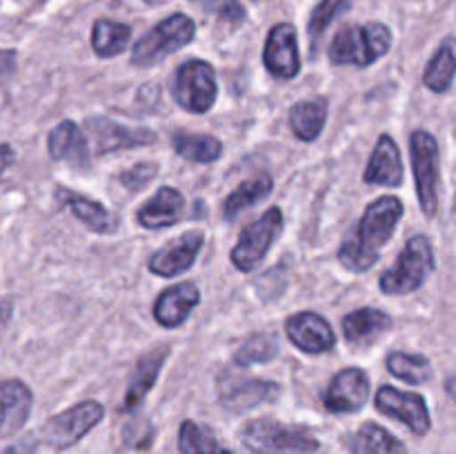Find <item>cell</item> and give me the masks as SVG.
<instances>
[{
  "label": "cell",
  "instance_id": "52a82bcc",
  "mask_svg": "<svg viewBox=\"0 0 456 454\" xmlns=\"http://www.w3.org/2000/svg\"><path fill=\"white\" fill-rule=\"evenodd\" d=\"M410 156L419 205L428 218H435L439 209V142L430 132L417 129L410 136Z\"/></svg>",
  "mask_w": 456,
  "mask_h": 454
},
{
  "label": "cell",
  "instance_id": "cb8c5ba5",
  "mask_svg": "<svg viewBox=\"0 0 456 454\" xmlns=\"http://www.w3.org/2000/svg\"><path fill=\"white\" fill-rule=\"evenodd\" d=\"M62 203L74 212V216L78 218L83 225H87V230L96 231V234H111L116 230V218L111 216L110 209L105 207L98 200L87 199V196H80L71 190H58Z\"/></svg>",
  "mask_w": 456,
  "mask_h": 454
},
{
  "label": "cell",
  "instance_id": "f1b7e54d",
  "mask_svg": "<svg viewBox=\"0 0 456 454\" xmlns=\"http://www.w3.org/2000/svg\"><path fill=\"white\" fill-rule=\"evenodd\" d=\"M129 38H132V27L125 22L107 20V18L94 22L92 47L101 58L118 56L129 45Z\"/></svg>",
  "mask_w": 456,
  "mask_h": 454
},
{
  "label": "cell",
  "instance_id": "1f68e13d",
  "mask_svg": "<svg viewBox=\"0 0 456 454\" xmlns=\"http://www.w3.org/2000/svg\"><path fill=\"white\" fill-rule=\"evenodd\" d=\"M454 80V49H452V40H445L436 53L432 56V61L428 62V69L423 74V85L432 92L441 93L448 92L452 87Z\"/></svg>",
  "mask_w": 456,
  "mask_h": 454
},
{
  "label": "cell",
  "instance_id": "603a6c76",
  "mask_svg": "<svg viewBox=\"0 0 456 454\" xmlns=\"http://www.w3.org/2000/svg\"><path fill=\"white\" fill-rule=\"evenodd\" d=\"M392 329V316L377 307H361L343 319V334L352 345H370Z\"/></svg>",
  "mask_w": 456,
  "mask_h": 454
},
{
  "label": "cell",
  "instance_id": "44dd1931",
  "mask_svg": "<svg viewBox=\"0 0 456 454\" xmlns=\"http://www.w3.org/2000/svg\"><path fill=\"white\" fill-rule=\"evenodd\" d=\"M167 356H169V347L160 345L138 361L136 368H134L132 372V378H129L127 392H125L123 412H136V409L141 408L145 396L150 394V390L154 387L156 378H159L160 374V368L165 365Z\"/></svg>",
  "mask_w": 456,
  "mask_h": 454
},
{
  "label": "cell",
  "instance_id": "74e56055",
  "mask_svg": "<svg viewBox=\"0 0 456 454\" xmlns=\"http://www.w3.org/2000/svg\"><path fill=\"white\" fill-rule=\"evenodd\" d=\"M13 163V147L9 142H0V178L12 167Z\"/></svg>",
  "mask_w": 456,
  "mask_h": 454
},
{
  "label": "cell",
  "instance_id": "5bb4252c",
  "mask_svg": "<svg viewBox=\"0 0 456 454\" xmlns=\"http://www.w3.org/2000/svg\"><path fill=\"white\" fill-rule=\"evenodd\" d=\"M285 334L305 354H325L337 345L332 325L316 312H298L285 320Z\"/></svg>",
  "mask_w": 456,
  "mask_h": 454
},
{
  "label": "cell",
  "instance_id": "836d02e7",
  "mask_svg": "<svg viewBox=\"0 0 456 454\" xmlns=\"http://www.w3.org/2000/svg\"><path fill=\"white\" fill-rule=\"evenodd\" d=\"M279 356V343L272 334H254L236 352L234 361L240 368H249L256 363H270Z\"/></svg>",
  "mask_w": 456,
  "mask_h": 454
},
{
  "label": "cell",
  "instance_id": "7402d4cb",
  "mask_svg": "<svg viewBox=\"0 0 456 454\" xmlns=\"http://www.w3.org/2000/svg\"><path fill=\"white\" fill-rule=\"evenodd\" d=\"M47 150L53 160H65L74 167H89L87 138L74 120L65 118L52 129L47 138Z\"/></svg>",
  "mask_w": 456,
  "mask_h": 454
},
{
  "label": "cell",
  "instance_id": "ac0fdd59",
  "mask_svg": "<svg viewBox=\"0 0 456 454\" xmlns=\"http://www.w3.org/2000/svg\"><path fill=\"white\" fill-rule=\"evenodd\" d=\"M34 394L29 387L18 378L0 383V439L16 434L22 430L31 412Z\"/></svg>",
  "mask_w": 456,
  "mask_h": 454
},
{
  "label": "cell",
  "instance_id": "f546056e",
  "mask_svg": "<svg viewBox=\"0 0 456 454\" xmlns=\"http://www.w3.org/2000/svg\"><path fill=\"white\" fill-rule=\"evenodd\" d=\"M178 450L181 454H234L232 450L223 448L216 436L208 427L199 426L196 421H183L178 430Z\"/></svg>",
  "mask_w": 456,
  "mask_h": 454
},
{
  "label": "cell",
  "instance_id": "d4e9b609",
  "mask_svg": "<svg viewBox=\"0 0 456 454\" xmlns=\"http://www.w3.org/2000/svg\"><path fill=\"white\" fill-rule=\"evenodd\" d=\"M328 120V101L325 98H312L301 101L289 109V127L294 136L303 142H312L321 136Z\"/></svg>",
  "mask_w": 456,
  "mask_h": 454
},
{
  "label": "cell",
  "instance_id": "f35d334b",
  "mask_svg": "<svg viewBox=\"0 0 456 454\" xmlns=\"http://www.w3.org/2000/svg\"><path fill=\"white\" fill-rule=\"evenodd\" d=\"M4 454H31L29 443H22V445H12V448L4 450Z\"/></svg>",
  "mask_w": 456,
  "mask_h": 454
},
{
  "label": "cell",
  "instance_id": "e575fe53",
  "mask_svg": "<svg viewBox=\"0 0 456 454\" xmlns=\"http://www.w3.org/2000/svg\"><path fill=\"white\" fill-rule=\"evenodd\" d=\"M156 172H159V165L156 163H136L129 169H123V172L118 174V181L120 185L127 187L129 191H138L154 181Z\"/></svg>",
  "mask_w": 456,
  "mask_h": 454
},
{
  "label": "cell",
  "instance_id": "7c38bea8",
  "mask_svg": "<svg viewBox=\"0 0 456 454\" xmlns=\"http://www.w3.org/2000/svg\"><path fill=\"white\" fill-rule=\"evenodd\" d=\"M263 62L267 71L276 78H297L301 71V56H298V40L297 29L289 22H279L272 27L270 36L263 49Z\"/></svg>",
  "mask_w": 456,
  "mask_h": 454
},
{
  "label": "cell",
  "instance_id": "ba28073f",
  "mask_svg": "<svg viewBox=\"0 0 456 454\" xmlns=\"http://www.w3.org/2000/svg\"><path fill=\"white\" fill-rule=\"evenodd\" d=\"M283 230V212L279 207H270L261 218L243 227L239 234L230 258L239 272H252L263 263L270 252L272 243Z\"/></svg>",
  "mask_w": 456,
  "mask_h": 454
},
{
  "label": "cell",
  "instance_id": "e0dca14e",
  "mask_svg": "<svg viewBox=\"0 0 456 454\" xmlns=\"http://www.w3.org/2000/svg\"><path fill=\"white\" fill-rule=\"evenodd\" d=\"M200 303V289L196 288L191 280H183V283L172 285L165 292L159 294L154 303V319L156 323L163 328L174 329L181 328L191 312L199 307Z\"/></svg>",
  "mask_w": 456,
  "mask_h": 454
},
{
  "label": "cell",
  "instance_id": "6da1fadb",
  "mask_svg": "<svg viewBox=\"0 0 456 454\" xmlns=\"http://www.w3.org/2000/svg\"><path fill=\"white\" fill-rule=\"evenodd\" d=\"M403 212L399 196H381L370 203L338 249V261L343 267L350 272H368L377 265L383 247L390 243L396 225L403 218Z\"/></svg>",
  "mask_w": 456,
  "mask_h": 454
},
{
  "label": "cell",
  "instance_id": "ab89813d",
  "mask_svg": "<svg viewBox=\"0 0 456 454\" xmlns=\"http://www.w3.org/2000/svg\"><path fill=\"white\" fill-rule=\"evenodd\" d=\"M147 4H160V3H165V0H145Z\"/></svg>",
  "mask_w": 456,
  "mask_h": 454
},
{
  "label": "cell",
  "instance_id": "277c9868",
  "mask_svg": "<svg viewBox=\"0 0 456 454\" xmlns=\"http://www.w3.org/2000/svg\"><path fill=\"white\" fill-rule=\"evenodd\" d=\"M240 441L254 454H314L321 443L305 427L288 426L276 418H254L240 430Z\"/></svg>",
  "mask_w": 456,
  "mask_h": 454
},
{
  "label": "cell",
  "instance_id": "9a60e30c",
  "mask_svg": "<svg viewBox=\"0 0 456 454\" xmlns=\"http://www.w3.org/2000/svg\"><path fill=\"white\" fill-rule=\"evenodd\" d=\"M203 243V231H185L178 239H174L172 243H167V247L159 249L150 258L147 267H150L151 274L165 276V279L183 274V272H187L196 263Z\"/></svg>",
  "mask_w": 456,
  "mask_h": 454
},
{
  "label": "cell",
  "instance_id": "83f0119b",
  "mask_svg": "<svg viewBox=\"0 0 456 454\" xmlns=\"http://www.w3.org/2000/svg\"><path fill=\"white\" fill-rule=\"evenodd\" d=\"M352 454H405V445L377 423H365L352 439Z\"/></svg>",
  "mask_w": 456,
  "mask_h": 454
},
{
  "label": "cell",
  "instance_id": "d6986e66",
  "mask_svg": "<svg viewBox=\"0 0 456 454\" xmlns=\"http://www.w3.org/2000/svg\"><path fill=\"white\" fill-rule=\"evenodd\" d=\"M363 181L379 187H399L403 182V160H401L399 145L390 134H383L377 141V147L365 167Z\"/></svg>",
  "mask_w": 456,
  "mask_h": 454
},
{
  "label": "cell",
  "instance_id": "9c48e42d",
  "mask_svg": "<svg viewBox=\"0 0 456 454\" xmlns=\"http://www.w3.org/2000/svg\"><path fill=\"white\" fill-rule=\"evenodd\" d=\"M105 417V408L98 401H83L74 408L47 418L40 430V439L53 450H69L78 443L87 432H92Z\"/></svg>",
  "mask_w": 456,
  "mask_h": 454
},
{
  "label": "cell",
  "instance_id": "7a4b0ae2",
  "mask_svg": "<svg viewBox=\"0 0 456 454\" xmlns=\"http://www.w3.org/2000/svg\"><path fill=\"white\" fill-rule=\"evenodd\" d=\"M392 47L390 27L381 22L368 25H346L338 29L330 45V62L332 65L370 67L381 61Z\"/></svg>",
  "mask_w": 456,
  "mask_h": 454
},
{
  "label": "cell",
  "instance_id": "d590c367",
  "mask_svg": "<svg viewBox=\"0 0 456 454\" xmlns=\"http://www.w3.org/2000/svg\"><path fill=\"white\" fill-rule=\"evenodd\" d=\"M205 9L230 25H240L245 20V9L240 7L239 0H209Z\"/></svg>",
  "mask_w": 456,
  "mask_h": 454
},
{
  "label": "cell",
  "instance_id": "8992f818",
  "mask_svg": "<svg viewBox=\"0 0 456 454\" xmlns=\"http://www.w3.org/2000/svg\"><path fill=\"white\" fill-rule=\"evenodd\" d=\"M172 96L183 109L191 111V114H205L212 109L218 96L214 67L200 58L183 62L174 74Z\"/></svg>",
  "mask_w": 456,
  "mask_h": 454
},
{
  "label": "cell",
  "instance_id": "3957f363",
  "mask_svg": "<svg viewBox=\"0 0 456 454\" xmlns=\"http://www.w3.org/2000/svg\"><path fill=\"white\" fill-rule=\"evenodd\" d=\"M436 267L435 247L426 234H417L405 243L395 265L379 279V288L387 296H405L426 285Z\"/></svg>",
  "mask_w": 456,
  "mask_h": 454
},
{
  "label": "cell",
  "instance_id": "ffe728a7",
  "mask_svg": "<svg viewBox=\"0 0 456 454\" xmlns=\"http://www.w3.org/2000/svg\"><path fill=\"white\" fill-rule=\"evenodd\" d=\"M185 216V196L174 187H160L136 214L138 225L145 230H165Z\"/></svg>",
  "mask_w": 456,
  "mask_h": 454
},
{
  "label": "cell",
  "instance_id": "4dcf8cb0",
  "mask_svg": "<svg viewBox=\"0 0 456 454\" xmlns=\"http://www.w3.org/2000/svg\"><path fill=\"white\" fill-rule=\"evenodd\" d=\"M387 372L410 385H421L432 378V365L426 356L408 354V352H392L386 361Z\"/></svg>",
  "mask_w": 456,
  "mask_h": 454
},
{
  "label": "cell",
  "instance_id": "484cf974",
  "mask_svg": "<svg viewBox=\"0 0 456 454\" xmlns=\"http://www.w3.org/2000/svg\"><path fill=\"white\" fill-rule=\"evenodd\" d=\"M272 187H274V181H272L267 174H261V176H254L249 178V181L240 182V185L227 196L225 203H223V218H225V221H236L245 209L256 205L258 200L267 199V196L272 194Z\"/></svg>",
  "mask_w": 456,
  "mask_h": 454
},
{
  "label": "cell",
  "instance_id": "5b68a950",
  "mask_svg": "<svg viewBox=\"0 0 456 454\" xmlns=\"http://www.w3.org/2000/svg\"><path fill=\"white\" fill-rule=\"evenodd\" d=\"M196 36V25L185 13H174V16L160 20L154 29L147 31L141 40H136L132 49V65L151 67L159 65L169 53L178 52L185 45H190Z\"/></svg>",
  "mask_w": 456,
  "mask_h": 454
},
{
  "label": "cell",
  "instance_id": "8fae6325",
  "mask_svg": "<svg viewBox=\"0 0 456 454\" xmlns=\"http://www.w3.org/2000/svg\"><path fill=\"white\" fill-rule=\"evenodd\" d=\"M374 403L381 414L405 423L412 434L426 436L430 432L432 418L428 412V403L417 392H403L392 385H381L374 396Z\"/></svg>",
  "mask_w": 456,
  "mask_h": 454
},
{
  "label": "cell",
  "instance_id": "30bf717a",
  "mask_svg": "<svg viewBox=\"0 0 456 454\" xmlns=\"http://www.w3.org/2000/svg\"><path fill=\"white\" fill-rule=\"evenodd\" d=\"M218 401L225 409L234 414L249 412L263 403H272L279 399V383L265 381V378H254L248 374H240L236 369H227L218 377Z\"/></svg>",
  "mask_w": 456,
  "mask_h": 454
},
{
  "label": "cell",
  "instance_id": "2e32d148",
  "mask_svg": "<svg viewBox=\"0 0 456 454\" xmlns=\"http://www.w3.org/2000/svg\"><path fill=\"white\" fill-rule=\"evenodd\" d=\"M87 132L94 136L98 154H110V151L134 150V147H145L156 141V134L147 127H127V125L114 123L110 118H89Z\"/></svg>",
  "mask_w": 456,
  "mask_h": 454
},
{
  "label": "cell",
  "instance_id": "8d00e7d4",
  "mask_svg": "<svg viewBox=\"0 0 456 454\" xmlns=\"http://www.w3.org/2000/svg\"><path fill=\"white\" fill-rule=\"evenodd\" d=\"M18 53L13 49H0V83L16 71Z\"/></svg>",
  "mask_w": 456,
  "mask_h": 454
},
{
  "label": "cell",
  "instance_id": "4316f807",
  "mask_svg": "<svg viewBox=\"0 0 456 454\" xmlns=\"http://www.w3.org/2000/svg\"><path fill=\"white\" fill-rule=\"evenodd\" d=\"M172 147L181 158L191 160V163H214L221 158L223 142L214 136L190 132H174Z\"/></svg>",
  "mask_w": 456,
  "mask_h": 454
},
{
  "label": "cell",
  "instance_id": "d6a6232c",
  "mask_svg": "<svg viewBox=\"0 0 456 454\" xmlns=\"http://www.w3.org/2000/svg\"><path fill=\"white\" fill-rule=\"evenodd\" d=\"M352 0H321L319 4L314 7L310 18V25H307V31H310V49H312V56L314 52L319 49L321 38L323 34L328 31V27L337 20L341 13H346L350 9Z\"/></svg>",
  "mask_w": 456,
  "mask_h": 454
},
{
  "label": "cell",
  "instance_id": "4fadbf2b",
  "mask_svg": "<svg viewBox=\"0 0 456 454\" xmlns=\"http://www.w3.org/2000/svg\"><path fill=\"white\" fill-rule=\"evenodd\" d=\"M370 396V377L361 368H346L330 381L325 390V408L334 414L359 412Z\"/></svg>",
  "mask_w": 456,
  "mask_h": 454
}]
</instances>
